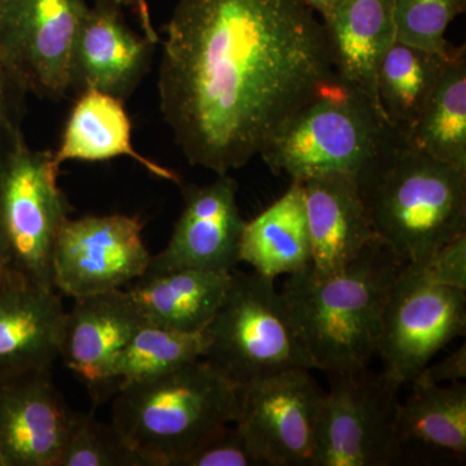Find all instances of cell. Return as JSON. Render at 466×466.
I'll return each mask as SVG.
<instances>
[{
  "label": "cell",
  "instance_id": "obj_1",
  "mask_svg": "<svg viewBox=\"0 0 466 466\" xmlns=\"http://www.w3.org/2000/svg\"><path fill=\"white\" fill-rule=\"evenodd\" d=\"M162 42L159 109L187 161L244 167L336 76L300 0H179Z\"/></svg>",
  "mask_w": 466,
  "mask_h": 466
},
{
  "label": "cell",
  "instance_id": "obj_2",
  "mask_svg": "<svg viewBox=\"0 0 466 466\" xmlns=\"http://www.w3.org/2000/svg\"><path fill=\"white\" fill-rule=\"evenodd\" d=\"M403 265L376 241L339 271L319 274L309 266L288 278L280 291L315 370L329 376L370 366L386 300Z\"/></svg>",
  "mask_w": 466,
  "mask_h": 466
},
{
  "label": "cell",
  "instance_id": "obj_3",
  "mask_svg": "<svg viewBox=\"0 0 466 466\" xmlns=\"http://www.w3.org/2000/svg\"><path fill=\"white\" fill-rule=\"evenodd\" d=\"M407 137L364 92L334 76L271 137L260 158L276 175L343 174L363 182Z\"/></svg>",
  "mask_w": 466,
  "mask_h": 466
},
{
  "label": "cell",
  "instance_id": "obj_4",
  "mask_svg": "<svg viewBox=\"0 0 466 466\" xmlns=\"http://www.w3.org/2000/svg\"><path fill=\"white\" fill-rule=\"evenodd\" d=\"M359 188L377 238L401 262H425L466 233V167L420 152L408 140Z\"/></svg>",
  "mask_w": 466,
  "mask_h": 466
},
{
  "label": "cell",
  "instance_id": "obj_5",
  "mask_svg": "<svg viewBox=\"0 0 466 466\" xmlns=\"http://www.w3.org/2000/svg\"><path fill=\"white\" fill-rule=\"evenodd\" d=\"M112 424L150 466L175 460L223 426L235 424L240 385L200 358L133 383L112 398Z\"/></svg>",
  "mask_w": 466,
  "mask_h": 466
},
{
  "label": "cell",
  "instance_id": "obj_6",
  "mask_svg": "<svg viewBox=\"0 0 466 466\" xmlns=\"http://www.w3.org/2000/svg\"><path fill=\"white\" fill-rule=\"evenodd\" d=\"M204 359L242 385L289 370H315L275 280L232 269L207 329Z\"/></svg>",
  "mask_w": 466,
  "mask_h": 466
},
{
  "label": "cell",
  "instance_id": "obj_7",
  "mask_svg": "<svg viewBox=\"0 0 466 466\" xmlns=\"http://www.w3.org/2000/svg\"><path fill=\"white\" fill-rule=\"evenodd\" d=\"M58 170L54 153L30 148L24 135L0 156V262L48 288H54L55 247L70 211Z\"/></svg>",
  "mask_w": 466,
  "mask_h": 466
},
{
  "label": "cell",
  "instance_id": "obj_8",
  "mask_svg": "<svg viewBox=\"0 0 466 466\" xmlns=\"http://www.w3.org/2000/svg\"><path fill=\"white\" fill-rule=\"evenodd\" d=\"M465 329L466 289L438 280L422 263H404L383 309L382 375L398 388L412 382Z\"/></svg>",
  "mask_w": 466,
  "mask_h": 466
},
{
  "label": "cell",
  "instance_id": "obj_9",
  "mask_svg": "<svg viewBox=\"0 0 466 466\" xmlns=\"http://www.w3.org/2000/svg\"><path fill=\"white\" fill-rule=\"evenodd\" d=\"M328 379L314 466H388L400 460V388L370 368Z\"/></svg>",
  "mask_w": 466,
  "mask_h": 466
},
{
  "label": "cell",
  "instance_id": "obj_10",
  "mask_svg": "<svg viewBox=\"0 0 466 466\" xmlns=\"http://www.w3.org/2000/svg\"><path fill=\"white\" fill-rule=\"evenodd\" d=\"M87 0H0V61L26 94L61 99Z\"/></svg>",
  "mask_w": 466,
  "mask_h": 466
},
{
  "label": "cell",
  "instance_id": "obj_11",
  "mask_svg": "<svg viewBox=\"0 0 466 466\" xmlns=\"http://www.w3.org/2000/svg\"><path fill=\"white\" fill-rule=\"evenodd\" d=\"M324 391L309 370L240 385L235 424L267 466H314Z\"/></svg>",
  "mask_w": 466,
  "mask_h": 466
},
{
  "label": "cell",
  "instance_id": "obj_12",
  "mask_svg": "<svg viewBox=\"0 0 466 466\" xmlns=\"http://www.w3.org/2000/svg\"><path fill=\"white\" fill-rule=\"evenodd\" d=\"M143 227L139 217L126 214L69 218L55 247V289L76 299L127 288L152 258Z\"/></svg>",
  "mask_w": 466,
  "mask_h": 466
},
{
  "label": "cell",
  "instance_id": "obj_13",
  "mask_svg": "<svg viewBox=\"0 0 466 466\" xmlns=\"http://www.w3.org/2000/svg\"><path fill=\"white\" fill-rule=\"evenodd\" d=\"M183 208L167 247L152 256L146 272L193 268L231 272L238 265L245 220L238 205V183L218 175L207 186L183 188Z\"/></svg>",
  "mask_w": 466,
  "mask_h": 466
},
{
  "label": "cell",
  "instance_id": "obj_14",
  "mask_svg": "<svg viewBox=\"0 0 466 466\" xmlns=\"http://www.w3.org/2000/svg\"><path fill=\"white\" fill-rule=\"evenodd\" d=\"M116 0H95L76 32L70 90H97L127 99L148 72L157 43L126 23Z\"/></svg>",
  "mask_w": 466,
  "mask_h": 466
},
{
  "label": "cell",
  "instance_id": "obj_15",
  "mask_svg": "<svg viewBox=\"0 0 466 466\" xmlns=\"http://www.w3.org/2000/svg\"><path fill=\"white\" fill-rule=\"evenodd\" d=\"M73 416L52 370L0 379V466H56Z\"/></svg>",
  "mask_w": 466,
  "mask_h": 466
},
{
  "label": "cell",
  "instance_id": "obj_16",
  "mask_svg": "<svg viewBox=\"0 0 466 466\" xmlns=\"http://www.w3.org/2000/svg\"><path fill=\"white\" fill-rule=\"evenodd\" d=\"M66 311L55 288L0 272V379L52 370L60 358Z\"/></svg>",
  "mask_w": 466,
  "mask_h": 466
},
{
  "label": "cell",
  "instance_id": "obj_17",
  "mask_svg": "<svg viewBox=\"0 0 466 466\" xmlns=\"http://www.w3.org/2000/svg\"><path fill=\"white\" fill-rule=\"evenodd\" d=\"M311 268L332 274L379 241L357 180L328 174L303 180Z\"/></svg>",
  "mask_w": 466,
  "mask_h": 466
},
{
  "label": "cell",
  "instance_id": "obj_18",
  "mask_svg": "<svg viewBox=\"0 0 466 466\" xmlns=\"http://www.w3.org/2000/svg\"><path fill=\"white\" fill-rule=\"evenodd\" d=\"M143 324L125 289L79 297L66 311L60 358L91 394L110 360Z\"/></svg>",
  "mask_w": 466,
  "mask_h": 466
},
{
  "label": "cell",
  "instance_id": "obj_19",
  "mask_svg": "<svg viewBox=\"0 0 466 466\" xmlns=\"http://www.w3.org/2000/svg\"><path fill=\"white\" fill-rule=\"evenodd\" d=\"M323 26L337 76L380 106L377 69L397 41L394 0H342Z\"/></svg>",
  "mask_w": 466,
  "mask_h": 466
},
{
  "label": "cell",
  "instance_id": "obj_20",
  "mask_svg": "<svg viewBox=\"0 0 466 466\" xmlns=\"http://www.w3.org/2000/svg\"><path fill=\"white\" fill-rule=\"evenodd\" d=\"M231 272L193 268L146 272L125 290L144 324L180 333H200L216 315Z\"/></svg>",
  "mask_w": 466,
  "mask_h": 466
},
{
  "label": "cell",
  "instance_id": "obj_21",
  "mask_svg": "<svg viewBox=\"0 0 466 466\" xmlns=\"http://www.w3.org/2000/svg\"><path fill=\"white\" fill-rule=\"evenodd\" d=\"M133 125L124 100L97 90L76 94L75 106L67 116L60 144L54 153L55 162H103L130 157L159 179L182 184L170 168L144 157L133 144Z\"/></svg>",
  "mask_w": 466,
  "mask_h": 466
},
{
  "label": "cell",
  "instance_id": "obj_22",
  "mask_svg": "<svg viewBox=\"0 0 466 466\" xmlns=\"http://www.w3.org/2000/svg\"><path fill=\"white\" fill-rule=\"evenodd\" d=\"M241 262L271 280L297 274L311 265L302 182L291 180L289 189L278 201L245 222L238 248Z\"/></svg>",
  "mask_w": 466,
  "mask_h": 466
},
{
  "label": "cell",
  "instance_id": "obj_23",
  "mask_svg": "<svg viewBox=\"0 0 466 466\" xmlns=\"http://www.w3.org/2000/svg\"><path fill=\"white\" fill-rule=\"evenodd\" d=\"M410 385L412 390L398 406L397 431L401 453L404 447L415 446L465 461V382Z\"/></svg>",
  "mask_w": 466,
  "mask_h": 466
},
{
  "label": "cell",
  "instance_id": "obj_24",
  "mask_svg": "<svg viewBox=\"0 0 466 466\" xmlns=\"http://www.w3.org/2000/svg\"><path fill=\"white\" fill-rule=\"evenodd\" d=\"M207 336L143 324L110 360L90 397L95 406L133 383L147 381L204 357Z\"/></svg>",
  "mask_w": 466,
  "mask_h": 466
},
{
  "label": "cell",
  "instance_id": "obj_25",
  "mask_svg": "<svg viewBox=\"0 0 466 466\" xmlns=\"http://www.w3.org/2000/svg\"><path fill=\"white\" fill-rule=\"evenodd\" d=\"M455 50L437 52L395 41L376 75L380 108L388 121L408 137Z\"/></svg>",
  "mask_w": 466,
  "mask_h": 466
},
{
  "label": "cell",
  "instance_id": "obj_26",
  "mask_svg": "<svg viewBox=\"0 0 466 466\" xmlns=\"http://www.w3.org/2000/svg\"><path fill=\"white\" fill-rule=\"evenodd\" d=\"M413 148L466 167V52L455 47L407 137Z\"/></svg>",
  "mask_w": 466,
  "mask_h": 466
},
{
  "label": "cell",
  "instance_id": "obj_27",
  "mask_svg": "<svg viewBox=\"0 0 466 466\" xmlns=\"http://www.w3.org/2000/svg\"><path fill=\"white\" fill-rule=\"evenodd\" d=\"M56 466H150L115 425L91 413L75 412Z\"/></svg>",
  "mask_w": 466,
  "mask_h": 466
},
{
  "label": "cell",
  "instance_id": "obj_28",
  "mask_svg": "<svg viewBox=\"0 0 466 466\" xmlns=\"http://www.w3.org/2000/svg\"><path fill=\"white\" fill-rule=\"evenodd\" d=\"M466 0H394L397 41L429 51L449 50L446 32Z\"/></svg>",
  "mask_w": 466,
  "mask_h": 466
},
{
  "label": "cell",
  "instance_id": "obj_29",
  "mask_svg": "<svg viewBox=\"0 0 466 466\" xmlns=\"http://www.w3.org/2000/svg\"><path fill=\"white\" fill-rule=\"evenodd\" d=\"M262 461L236 424L218 429L171 466H259Z\"/></svg>",
  "mask_w": 466,
  "mask_h": 466
},
{
  "label": "cell",
  "instance_id": "obj_30",
  "mask_svg": "<svg viewBox=\"0 0 466 466\" xmlns=\"http://www.w3.org/2000/svg\"><path fill=\"white\" fill-rule=\"evenodd\" d=\"M25 95L0 61V156L24 135L21 119Z\"/></svg>",
  "mask_w": 466,
  "mask_h": 466
},
{
  "label": "cell",
  "instance_id": "obj_31",
  "mask_svg": "<svg viewBox=\"0 0 466 466\" xmlns=\"http://www.w3.org/2000/svg\"><path fill=\"white\" fill-rule=\"evenodd\" d=\"M421 263L438 280L466 289V233Z\"/></svg>",
  "mask_w": 466,
  "mask_h": 466
},
{
  "label": "cell",
  "instance_id": "obj_32",
  "mask_svg": "<svg viewBox=\"0 0 466 466\" xmlns=\"http://www.w3.org/2000/svg\"><path fill=\"white\" fill-rule=\"evenodd\" d=\"M465 379L466 346L464 343V345L456 349L455 351L447 355L443 360L438 361L433 366L428 364L412 382L446 385V383L465 381Z\"/></svg>",
  "mask_w": 466,
  "mask_h": 466
},
{
  "label": "cell",
  "instance_id": "obj_33",
  "mask_svg": "<svg viewBox=\"0 0 466 466\" xmlns=\"http://www.w3.org/2000/svg\"><path fill=\"white\" fill-rule=\"evenodd\" d=\"M122 7H128L133 9L137 17L139 18L140 26H142L143 34H146L153 42L158 43V33L156 32L153 26L152 18H150V11L148 2L147 0H116Z\"/></svg>",
  "mask_w": 466,
  "mask_h": 466
},
{
  "label": "cell",
  "instance_id": "obj_34",
  "mask_svg": "<svg viewBox=\"0 0 466 466\" xmlns=\"http://www.w3.org/2000/svg\"><path fill=\"white\" fill-rule=\"evenodd\" d=\"M300 2L308 5L312 11L318 12V14L324 18L327 15H329L342 0H300Z\"/></svg>",
  "mask_w": 466,
  "mask_h": 466
},
{
  "label": "cell",
  "instance_id": "obj_35",
  "mask_svg": "<svg viewBox=\"0 0 466 466\" xmlns=\"http://www.w3.org/2000/svg\"><path fill=\"white\" fill-rule=\"evenodd\" d=\"M3 268H5V267H3L2 262H0V272L3 271Z\"/></svg>",
  "mask_w": 466,
  "mask_h": 466
}]
</instances>
